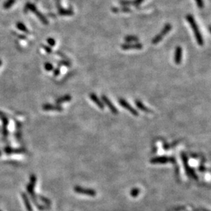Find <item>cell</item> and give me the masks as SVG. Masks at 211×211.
Wrapping results in <instances>:
<instances>
[{
	"label": "cell",
	"mask_w": 211,
	"mask_h": 211,
	"mask_svg": "<svg viewBox=\"0 0 211 211\" xmlns=\"http://www.w3.org/2000/svg\"><path fill=\"white\" fill-rule=\"evenodd\" d=\"M101 99H102V101H103L102 102L105 103L108 107L109 108L110 111L113 113V114H118V109H116V107L113 105V103L111 102V101L107 96H106L105 95H101Z\"/></svg>",
	"instance_id": "cell-8"
},
{
	"label": "cell",
	"mask_w": 211,
	"mask_h": 211,
	"mask_svg": "<svg viewBox=\"0 0 211 211\" xmlns=\"http://www.w3.org/2000/svg\"><path fill=\"white\" fill-rule=\"evenodd\" d=\"M49 44L51 45H52V46L55 45V40H54L53 39H49Z\"/></svg>",
	"instance_id": "cell-26"
},
{
	"label": "cell",
	"mask_w": 211,
	"mask_h": 211,
	"mask_svg": "<svg viewBox=\"0 0 211 211\" xmlns=\"http://www.w3.org/2000/svg\"><path fill=\"white\" fill-rule=\"evenodd\" d=\"M15 1V0H8V1L6 3V4H5V7L8 8L10 6H11V4L14 3Z\"/></svg>",
	"instance_id": "cell-25"
},
{
	"label": "cell",
	"mask_w": 211,
	"mask_h": 211,
	"mask_svg": "<svg viewBox=\"0 0 211 211\" xmlns=\"http://www.w3.org/2000/svg\"><path fill=\"white\" fill-rule=\"evenodd\" d=\"M140 193V189L139 188H133L131 191V196L132 197H137Z\"/></svg>",
	"instance_id": "cell-21"
},
{
	"label": "cell",
	"mask_w": 211,
	"mask_h": 211,
	"mask_svg": "<svg viewBox=\"0 0 211 211\" xmlns=\"http://www.w3.org/2000/svg\"><path fill=\"white\" fill-rule=\"evenodd\" d=\"M74 191L77 193L83 194V195H87L89 196L94 197L96 195V192L95 190H94L92 189H87V188H83L82 186H76L74 187Z\"/></svg>",
	"instance_id": "cell-4"
},
{
	"label": "cell",
	"mask_w": 211,
	"mask_h": 211,
	"mask_svg": "<svg viewBox=\"0 0 211 211\" xmlns=\"http://www.w3.org/2000/svg\"><path fill=\"white\" fill-rule=\"evenodd\" d=\"M183 56V49L180 46H178L176 48L175 55H174V62L176 64H180L182 61Z\"/></svg>",
	"instance_id": "cell-10"
},
{
	"label": "cell",
	"mask_w": 211,
	"mask_h": 211,
	"mask_svg": "<svg viewBox=\"0 0 211 211\" xmlns=\"http://www.w3.org/2000/svg\"><path fill=\"white\" fill-rule=\"evenodd\" d=\"M59 14L62 15L70 16L73 15L74 12L71 9H61L59 10Z\"/></svg>",
	"instance_id": "cell-18"
},
{
	"label": "cell",
	"mask_w": 211,
	"mask_h": 211,
	"mask_svg": "<svg viewBox=\"0 0 211 211\" xmlns=\"http://www.w3.org/2000/svg\"><path fill=\"white\" fill-rule=\"evenodd\" d=\"M120 4L122 6H125V7H126L127 6H131V5L132 6V1H129V0H120Z\"/></svg>",
	"instance_id": "cell-22"
},
{
	"label": "cell",
	"mask_w": 211,
	"mask_h": 211,
	"mask_svg": "<svg viewBox=\"0 0 211 211\" xmlns=\"http://www.w3.org/2000/svg\"><path fill=\"white\" fill-rule=\"evenodd\" d=\"M124 40L127 43H131L132 42H138V41H139V38L136 36H134V35H129V36H126L124 38Z\"/></svg>",
	"instance_id": "cell-16"
},
{
	"label": "cell",
	"mask_w": 211,
	"mask_h": 211,
	"mask_svg": "<svg viewBox=\"0 0 211 211\" xmlns=\"http://www.w3.org/2000/svg\"><path fill=\"white\" fill-rule=\"evenodd\" d=\"M44 109L45 110H53V111H58V112H61L63 110V108L60 106H58V105H45L44 106Z\"/></svg>",
	"instance_id": "cell-17"
},
{
	"label": "cell",
	"mask_w": 211,
	"mask_h": 211,
	"mask_svg": "<svg viewBox=\"0 0 211 211\" xmlns=\"http://www.w3.org/2000/svg\"><path fill=\"white\" fill-rule=\"evenodd\" d=\"M144 1V0H134V1H132V6H139V5L142 4V3Z\"/></svg>",
	"instance_id": "cell-24"
},
{
	"label": "cell",
	"mask_w": 211,
	"mask_h": 211,
	"mask_svg": "<svg viewBox=\"0 0 211 211\" xmlns=\"http://www.w3.org/2000/svg\"><path fill=\"white\" fill-rule=\"evenodd\" d=\"M70 101H71V96H70V95H66L57 100L56 102L57 103H62V102H67Z\"/></svg>",
	"instance_id": "cell-19"
},
{
	"label": "cell",
	"mask_w": 211,
	"mask_h": 211,
	"mask_svg": "<svg viewBox=\"0 0 211 211\" xmlns=\"http://www.w3.org/2000/svg\"><path fill=\"white\" fill-rule=\"evenodd\" d=\"M173 161H174V159H172L171 157H168V156H157V157L152 158L150 161L152 164H166L168 163V162Z\"/></svg>",
	"instance_id": "cell-5"
},
{
	"label": "cell",
	"mask_w": 211,
	"mask_h": 211,
	"mask_svg": "<svg viewBox=\"0 0 211 211\" xmlns=\"http://www.w3.org/2000/svg\"><path fill=\"white\" fill-rule=\"evenodd\" d=\"M199 171H201V172H204V171H206L205 167H199Z\"/></svg>",
	"instance_id": "cell-28"
},
{
	"label": "cell",
	"mask_w": 211,
	"mask_h": 211,
	"mask_svg": "<svg viewBox=\"0 0 211 211\" xmlns=\"http://www.w3.org/2000/svg\"><path fill=\"white\" fill-rule=\"evenodd\" d=\"M0 211H2V210H0Z\"/></svg>",
	"instance_id": "cell-30"
},
{
	"label": "cell",
	"mask_w": 211,
	"mask_h": 211,
	"mask_svg": "<svg viewBox=\"0 0 211 211\" xmlns=\"http://www.w3.org/2000/svg\"><path fill=\"white\" fill-rule=\"evenodd\" d=\"M122 50H140L143 48V45L139 42L136 43H125L121 45Z\"/></svg>",
	"instance_id": "cell-7"
},
{
	"label": "cell",
	"mask_w": 211,
	"mask_h": 211,
	"mask_svg": "<svg viewBox=\"0 0 211 211\" xmlns=\"http://www.w3.org/2000/svg\"><path fill=\"white\" fill-rule=\"evenodd\" d=\"M89 96H90V99L92 100V101L94 103H95L97 106L100 108V109L102 110L104 109L105 108L104 103L101 101V100H100V99L97 96L96 94H95L94 93H91L90 94Z\"/></svg>",
	"instance_id": "cell-11"
},
{
	"label": "cell",
	"mask_w": 211,
	"mask_h": 211,
	"mask_svg": "<svg viewBox=\"0 0 211 211\" xmlns=\"http://www.w3.org/2000/svg\"><path fill=\"white\" fill-rule=\"evenodd\" d=\"M38 197H39V198L41 200L43 203H45V204L47 205V206L50 207V206L51 204V202L49 199H48L47 197H45L42 196H39Z\"/></svg>",
	"instance_id": "cell-20"
},
{
	"label": "cell",
	"mask_w": 211,
	"mask_h": 211,
	"mask_svg": "<svg viewBox=\"0 0 211 211\" xmlns=\"http://www.w3.org/2000/svg\"><path fill=\"white\" fill-rule=\"evenodd\" d=\"M181 156H182V160L183 161L184 166H185V170H186V173H187V174H188L189 176H191L193 178H194V179L197 180L198 178H197V175L196 174V173H195V172L193 171V169H192L191 167H189V164H188L187 157H186V156L185 154L183 152L182 155H181Z\"/></svg>",
	"instance_id": "cell-3"
},
{
	"label": "cell",
	"mask_w": 211,
	"mask_h": 211,
	"mask_svg": "<svg viewBox=\"0 0 211 211\" xmlns=\"http://www.w3.org/2000/svg\"><path fill=\"white\" fill-rule=\"evenodd\" d=\"M112 11L113 13H120V12H131L132 10L128 7L123 6L122 8H112Z\"/></svg>",
	"instance_id": "cell-14"
},
{
	"label": "cell",
	"mask_w": 211,
	"mask_h": 211,
	"mask_svg": "<svg viewBox=\"0 0 211 211\" xmlns=\"http://www.w3.org/2000/svg\"><path fill=\"white\" fill-rule=\"evenodd\" d=\"M119 103H120V105L122 107H124V109H126V110H128L129 112H131L133 116H139V113H138L137 111L135 109H134V108L132 107L131 105L126 101V100H124V99H119Z\"/></svg>",
	"instance_id": "cell-6"
},
{
	"label": "cell",
	"mask_w": 211,
	"mask_h": 211,
	"mask_svg": "<svg viewBox=\"0 0 211 211\" xmlns=\"http://www.w3.org/2000/svg\"><path fill=\"white\" fill-rule=\"evenodd\" d=\"M21 197H22V199L23 200L24 204L25 206L26 210L28 211H33V208H32V204L30 202H29V199L28 196H27V194H25V193H21Z\"/></svg>",
	"instance_id": "cell-13"
},
{
	"label": "cell",
	"mask_w": 211,
	"mask_h": 211,
	"mask_svg": "<svg viewBox=\"0 0 211 211\" xmlns=\"http://www.w3.org/2000/svg\"><path fill=\"white\" fill-rule=\"evenodd\" d=\"M186 18L189 22V23L190 24L197 44H198L199 46H203L204 45V39H203L202 35L199 31V27L198 25H197V24L196 23V20H195L194 17H193V15L188 14L187 15H186Z\"/></svg>",
	"instance_id": "cell-2"
},
{
	"label": "cell",
	"mask_w": 211,
	"mask_h": 211,
	"mask_svg": "<svg viewBox=\"0 0 211 211\" xmlns=\"http://www.w3.org/2000/svg\"><path fill=\"white\" fill-rule=\"evenodd\" d=\"M59 72H60V71H59V69H57L55 70V72H54V74H55V75H58L59 74Z\"/></svg>",
	"instance_id": "cell-27"
},
{
	"label": "cell",
	"mask_w": 211,
	"mask_h": 211,
	"mask_svg": "<svg viewBox=\"0 0 211 211\" xmlns=\"http://www.w3.org/2000/svg\"><path fill=\"white\" fill-rule=\"evenodd\" d=\"M4 152L7 155H13V154H23L25 153V150L23 148H12L11 147L7 146L4 149Z\"/></svg>",
	"instance_id": "cell-9"
},
{
	"label": "cell",
	"mask_w": 211,
	"mask_h": 211,
	"mask_svg": "<svg viewBox=\"0 0 211 211\" xmlns=\"http://www.w3.org/2000/svg\"><path fill=\"white\" fill-rule=\"evenodd\" d=\"M195 1H196L197 6L199 9H202V8H204V1H203V0H195Z\"/></svg>",
	"instance_id": "cell-23"
},
{
	"label": "cell",
	"mask_w": 211,
	"mask_h": 211,
	"mask_svg": "<svg viewBox=\"0 0 211 211\" xmlns=\"http://www.w3.org/2000/svg\"><path fill=\"white\" fill-rule=\"evenodd\" d=\"M2 151H1V150H0V156H1V155H2Z\"/></svg>",
	"instance_id": "cell-29"
},
{
	"label": "cell",
	"mask_w": 211,
	"mask_h": 211,
	"mask_svg": "<svg viewBox=\"0 0 211 211\" xmlns=\"http://www.w3.org/2000/svg\"><path fill=\"white\" fill-rule=\"evenodd\" d=\"M29 179H30V182H29L28 186H27V191H28L29 195L30 196L31 198L32 199V202H34V204L39 210L43 211V210H47L48 209H49V207L47 206L39 204L37 202V198H36L37 196L34 192V187L37 182V178L36 176H35L34 174H32L30 176V177H29Z\"/></svg>",
	"instance_id": "cell-1"
},
{
	"label": "cell",
	"mask_w": 211,
	"mask_h": 211,
	"mask_svg": "<svg viewBox=\"0 0 211 211\" xmlns=\"http://www.w3.org/2000/svg\"><path fill=\"white\" fill-rule=\"evenodd\" d=\"M172 26L171 24H169V23L166 24V25H165V26H164V28H163V29H162L160 33H159V34H160L161 36L163 38L165 36H166V35H167V34L169 33L170 30L172 29Z\"/></svg>",
	"instance_id": "cell-15"
},
{
	"label": "cell",
	"mask_w": 211,
	"mask_h": 211,
	"mask_svg": "<svg viewBox=\"0 0 211 211\" xmlns=\"http://www.w3.org/2000/svg\"><path fill=\"white\" fill-rule=\"evenodd\" d=\"M135 105H136L138 109H139L142 112H144L146 113H152V111L147 107L146 105H144V104L142 101H139V100H136L135 101Z\"/></svg>",
	"instance_id": "cell-12"
}]
</instances>
